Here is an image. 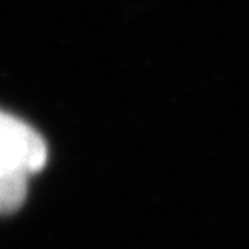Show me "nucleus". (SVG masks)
I'll use <instances>...</instances> for the list:
<instances>
[{
    "label": "nucleus",
    "instance_id": "nucleus-1",
    "mask_svg": "<svg viewBox=\"0 0 249 249\" xmlns=\"http://www.w3.org/2000/svg\"><path fill=\"white\" fill-rule=\"evenodd\" d=\"M47 162V145L33 127L0 111V174H36Z\"/></svg>",
    "mask_w": 249,
    "mask_h": 249
},
{
    "label": "nucleus",
    "instance_id": "nucleus-2",
    "mask_svg": "<svg viewBox=\"0 0 249 249\" xmlns=\"http://www.w3.org/2000/svg\"><path fill=\"white\" fill-rule=\"evenodd\" d=\"M28 174H0V215L23 206L28 195Z\"/></svg>",
    "mask_w": 249,
    "mask_h": 249
}]
</instances>
